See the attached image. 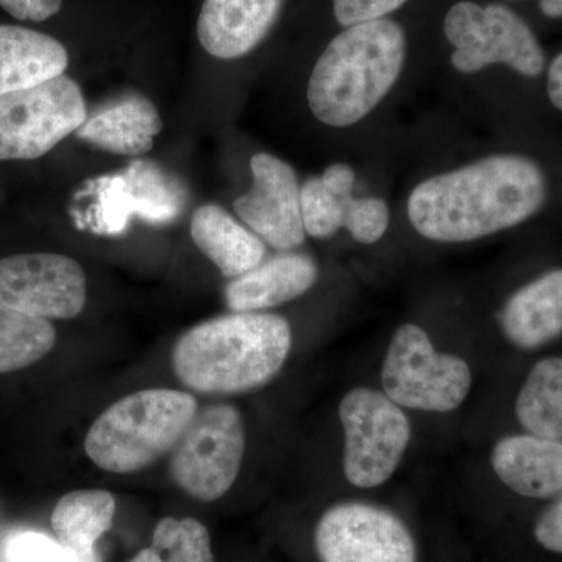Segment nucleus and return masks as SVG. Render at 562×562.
I'll use <instances>...</instances> for the list:
<instances>
[{"label": "nucleus", "mask_w": 562, "mask_h": 562, "mask_svg": "<svg viewBox=\"0 0 562 562\" xmlns=\"http://www.w3.org/2000/svg\"><path fill=\"white\" fill-rule=\"evenodd\" d=\"M549 95L553 105L562 110V54L554 58L552 66H550Z\"/></svg>", "instance_id": "obj_32"}, {"label": "nucleus", "mask_w": 562, "mask_h": 562, "mask_svg": "<svg viewBox=\"0 0 562 562\" xmlns=\"http://www.w3.org/2000/svg\"><path fill=\"white\" fill-rule=\"evenodd\" d=\"M319 269L305 254L277 255L236 277L225 288V303L233 313H258L301 297L316 283Z\"/></svg>", "instance_id": "obj_14"}, {"label": "nucleus", "mask_w": 562, "mask_h": 562, "mask_svg": "<svg viewBox=\"0 0 562 562\" xmlns=\"http://www.w3.org/2000/svg\"><path fill=\"white\" fill-rule=\"evenodd\" d=\"M116 502L109 491H74L52 513V530L69 562H101L95 542L113 525Z\"/></svg>", "instance_id": "obj_20"}, {"label": "nucleus", "mask_w": 562, "mask_h": 562, "mask_svg": "<svg viewBox=\"0 0 562 562\" xmlns=\"http://www.w3.org/2000/svg\"><path fill=\"white\" fill-rule=\"evenodd\" d=\"M546 179L519 155H494L417 184L408 217L424 238L469 243L516 227L541 209Z\"/></svg>", "instance_id": "obj_1"}, {"label": "nucleus", "mask_w": 562, "mask_h": 562, "mask_svg": "<svg viewBox=\"0 0 562 562\" xmlns=\"http://www.w3.org/2000/svg\"><path fill=\"white\" fill-rule=\"evenodd\" d=\"M443 33L454 46L452 65L460 72H479L497 63L527 77L542 72L543 54L535 33L506 7L462 0L447 11Z\"/></svg>", "instance_id": "obj_9"}, {"label": "nucleus", "mask_w": 562, "mask_h": 562, "mask_svg": "<svg viewBox=\"0 0 562 562\" xmlns=\"http://www.w3.org/2000/svg\"><path fill=\"white\" fill-rule=\"evenodd\" d=\"M63 0H0V9L14 20L43 22L54 18L61 10Z\"/></svg>", "instance_id": "obj_29"}, {"label": "nucleus", "mask_w": 562, "mask_h": 562, "mask_svg": "<svg viewBox=\"0 0 562 562\" xmlns=\"http://www.w3.org/2000/svg\"><path fill=\"white\" fill-rule=\"evenodd\" d=\"M535 536L543 549L562 553V495L539 517Z\"/></svg>", "instance_id": "obj_30"}, {"label": "nucleus", "mask_w": 562, "mask_h": 562, "mask_svg": "<svg viewBox=\"0 0 562 562\" xmlns=\"http://www.w3.org/2000/svg\"><path fill=\"white\" fill-rule=\"evenodd\" d=\"M406 0H333L336 20L344 27L384 20L392 11L401 9Z\"/></svg>", "instance_id": "obj_28"}, {"label": "nucleus", "mask_w": 562, "mask_h": 562, "mask_svg": "<svg viewBox=\"0 0 562 562\" xmlns=\"http://www.w3.org/2000/svg\"><path fill=\"white\" fill-rule=\"evenodd\" d=\"M191 238L228 279H236L265 261L266 246L260 236L247 231L214 203H206L195 211L191 220Z\"/></svg>", "instance_id": "obj_19"}, {"label": "nucleus", "mask_w": 562, "mask_h": 562, "mask_svg": "<svg viewBox=\"0 0 562 562\" xmlns=\"http://www.w3.org/2000/svg\"><path fill=\"white\" fill-rule=\"evenodd\" d=\"M55 342L57 331L49 321L0 305V373L35 364Z\"/></svg>", "instance_id": "obj_22"}, {"label": "nucleus", "mask_w": 562, "mask_h": 562, "mask_svg": "<svg viewBox=\"0 0 562 562\" xmlns=\"http://www.w3.org/2000/svg\"><path fill=\"white\" fill-rule=\"evenodd\" d=\"M390 227V210L382 199L349 198L344 214V228L353 236L355 241L373 244L383 238Z\"/></svg>", "instance_id": "obj_26"}, {"label": "nucleus", "mask_w": 562, "mask_h": 562, "mask_svg": "<svg viewBox=\"0 0 562 562\" xmlns=\"http://www.w3.org/2000/svg\"><path fill=\"white\" fill-rule=\"evenodd\" d=\"M405 32L397 22L351 25L322 52L308 81V105L322 124H357L391 91L405 63Z\"/></svg>", "instance_id": "obj_3"}, {"label": "nucleus", "mask_w": 562, "mask_h": 562, "mask_svg": "<svg viewBox=\"0 0 562 562\" xmlns=\"http://www.w3.org/2000/svg\"><path fill=\"white\" fill-rule=\"evenodd\" d=\"M68 65V50L54 36L0 25V95L65 76Z\"/></svg>", "instance_id": "obj_16"}, {"label": "nucleus", "mask_w": 562, "mask_h": 562, "mask_svg": "<svg viewBox=\"0 0 562 562\" xmlns=\"http://www.w3.org/2000/svg\"><path fill=\"white\" fill-rule=\"evenodd\" d=\"M281 5L283 0H203L199 41L221 60L244 57L272 31Z\"/></svg>", "instance_id": "obj_13"}, {"label": "nucleus", "mask_w": 562, "mask_h": 562, "mask_svg": "<svg viewBox=\"0 0 562 562\" xmlns=\"http://www.w3.org/2000/svg\"><path fill=\"white\" fill-rule=\"evenodd\" d=\"M321 562H416L412 532L395 514L360 502L324 513L314 535Z\"/></svg>", "instance_id": "obj_10"}, {"label": "nucleus", "mask_w": 562, "mask_h": 562, "mask_svg": "<svg viewBox=\"0 0 562 562\" xmlns=\"http://www.w3.org/2000/svg\"><path fill=\"white\" fill-rule=\"evenodd\" d=\"M133 214L155 224L176 220L184 206V194L179 184L155 162L138 160L120 173Z\"/></svg>", "instance_id": "obj_23"}, {"label": "nucleus", "mask_w": 562, "mask_h": 562, "mask_svg": "<svg viewBox=\"0 0 562 562\" xmlns=\"http://www.w3.org/2000/svg\"><path fill=\"white\" fill-rule=\"evenodd\" d=\"M506 338L531 350L552 342L562 333V269L547 272L516 292L502 312Z\"/></svg>", "instance_id": "obj_18"}, {"label": "nucleus", "mask_w": 562, "mask_h": 562, "mask_svg": "<svg viewBox=\"0 0 562 562\" xmlns=\"http://www.w3.org/2000/svg\"><path fill=\"white\" fill-rule=\"evenodd\" d=\"M344 428V475L353 486L386 483L412 441V424L402 406L383 392L355 387L339 405Z\"/></svg>", "instance_id": "obj_6"}, {"label": "nucleus", "mask_w": 562, "mask_h": 562, "mask_svg": "<svg viewBox=\"0 0 562 562\" xmlns=\"http://www.w3.org/2000/svg\"><path fill=\"white\" fill-rule=\"evenodd\" d=\"M516 414L531 435L562 441V357L541 360L517 395Z\"/></svg>", "instance_id": "obj_21"}, {"label": "nucleus", "mask_w": 562, "mask_h": 562, "mask_svg": "<svg viewBox=\"0 0 562 562\" xmlns=\"http://www.w3.org/2000/svg\"><path fill=\"white\" fill-rule=\"evenodd\" d=\"M254 183L236 199V214L276 249L292 250L305 243L301 187L288 162L271 154H257L250 160Z\"/></svg>", "instance_id": "obj_12"}, {"label": "nucleus", "mask_w": 562, "mask_h": 562, "mask_svg": "<svg viewBox=\"0 0 562 562\" xmlns=\"http://www.w3.org/2000/svg\"><path fill=\"white\" fill-rule=\"evenodd\" d=\"M198 414L191 394L173 390L135 392L109 406L85 438V452L102 471L133 473L171 453Z\"/></svg>", "instance_id": "obj_4"}, {"label": "nucleus", "mask_w": 562, "mask_h": 562, "mask_svg": "<svg viewBox=\"0 0 562 562\" xmlns=\"http://www.w3.org/2000/svg\"><path fill=\"white\" fill-rule=\"evenodd\" d=\"M246 432L241 413L228 403L206 406L173 447L169 472L195 501L214 502L227 494L241 471Z\"/></svg>", "instance_id": "obj_7"}, {"label": "nucleus", "mask_w": 562, "mask_h": 562, "mask_svg": "<svg viewBox=\"0 0 562 562\" xmlns=\"http://www.w3.org/2000/svg\"><path fill=\"white\" fill-rule=\"evenodd\" d=\"M541 10L546 16H562V0H541Z\"/></svg>", "instance_id": "obj_33"}, {"label": "nucleus", "mask_w": 562, "mask_h": 562, "mask_svg": "<svg viewBox=\"0 0 562 562\" xmlns=\"http://www.w3.org/2000/svg\"><path fill=\"white\" fill-rule=\"evenodd\" d=\"M87 303V276L72 258L21 254L0 260V305L43 319H74Z\"/></svg>", "instance_id": "obj_11"}, {"label": "nucleus", "mask_w": 562, "mask_h": 562, "mask_svg": "<svg viewBox=\"0 0 562 562\" xmlns=\"http://www.w3.org/2000/svg\"><path fill=\"white\" fill-rule=\"evenodd\" d=\"M351 195H338L325 187L321 177L306 180L301 188L303 227L313 238H330L344 228L346 203Z\"/></svg>", "instance_id": "obj_25"}, {"label": "nucleus", "mask_w": 562, "mask_h": 562, "mask_svg": "<svg viewBox=\"0 0 562 562\" xmlns=\"http://www.w3.org/2000/svg\"><path fill=\"white\" fill-rule=\"evenodd\" d=\"M131 562H213L209 530L190 517H165L155 528L149 549L140 550Z\"/></svg>", "instance_id": "obj_24"}, {"label": "nucleus", "mask_w": 562, "mask_h": 562, "mask_svg": "<svg viewBox=\"0 0 562 562\" xmlns=\"http://www.w3.org/2000/svg\"><path fill=\"white\" fill-rule=\"evenodd\" d=\"M322 181L328 190L338 195H351L355 184V171L346 162H335L322 173Z\"/></svg>", "instance_id": "obj_31"}, {"label": "nucleus", "mask_w": 562, "mask_h": 562, "mask_svg": "<svg viewBox=\"0 0 562 562\" xmlns=\"http://www.w3.org/2000/svg\"><path fill=\"white\" fill-rule=\"evenodd\" d=\"M291 346L290 322L279 314L232 313L184 333L172 349V371L201 394H243L272 382Z\"/></svg>", "instance_id": "obj_2"}, {"label": "nucleus", "mask_w": 562, "mask_h": 562, "mask_svg": "<svg viewBox=\"0 0 562 562\" xmlns=\"http://www.w3.org/2000/svg\"><path fill=\"white\" fill-rule=\"evenodd\" d=\"M162 122L154 103L144 95L121 99L88 117L77 138L110 154L140 157L154 147Z\"/></svg>", "instance_id": "obj_17"}, {"label": "nucleus", "mask_w": 562, "mask_h": 562, "mask_svg": "<svg viewBox=\"0 0 562 562\" xmlns=\"http://www.w3.org/2000/svg\"><path fill=\"white\" fill-rule=\"evenodd\" d=\"M384 394L402 408L450 413L468 397L472 371L453 353H439L419 325L405 324L392 336L382 369Z\"/></svg>", "instance_id": "obj_5"}, {"label": "nucleus", "mask_w": 562, "mask_h": 562, "mask_svg": "<svg viewBox=\"0 0 562 562\" xmlns=\"http://www.w3.org/2000/svg\"><path fill=\"white\" fill-rule=\"evenodd\" d=\"M87 120L83 92L66 76L0 95V161L36 160Z\"/></svg>", "instance_id": "obj_8"}, {"label": "nucleus", "mask_w": 562, "mask_h": 562, "mask_svg": "<svg viewBox=\"0 0 562 562\" xmlns=\"http://www.w3.org/2000/svg\"><path fill=\"white\" fill-rule=\"evenodd\" d=\"M2 562H69L57 539L35 531L10 536L3 543Z\"/></svg>", "instance_id": "obj_27"}, {"label": "nucleus", "mask_w": 562, "mask_h": 562, "mask_svg": "<svg viewBox=\"0 0 562 562\" xmlns=\"http://www.w3.org/2000/svg\"><path fill=\"white\" fill-rule=\"evenodd\" d=\"M492 469L522 497L546 498L562 492V441L542 436H506L492 450Z\"/></svg>", "instance_id": "obj_15"}]
</instances>
